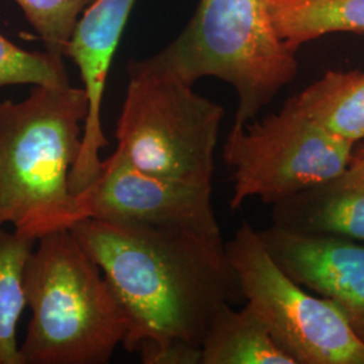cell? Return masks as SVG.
<instances>
[{
  "instance_id": "6da1fadb",
  "label": "cell",
  "mask_w": 364,
  "mask_h": 364,
  "mask_svg": "<svg viewBox=\"0 0 364 364\" xmlns=\"http://www.w3.org/2000/svg\"><path fill=\"white\" fill-rule=\"evenodd\" d=\"M70 231L126 314V351L171 340L201 348L219 309L245 302L221 232L100 219Z\"/></svg>"
},
{
  "instance_id": "7a4b0ae2",
  "label": "cell",
  "mask_w": 364,
  "mask_h": 364,
  "mask_svg": "<svg viewBox=\"0 0 364 364\" xmlns=\"http://www.w3.org/2000/svg\"><path fill=\"white\" fill-rule=\"evenodd\" d=\"M87 112L85 92L69 81L0 103V228L37 242L82 220L70 173Z\"/></svg>"
},
{
  "instance_id": "3957f363",
  "label": "cell",
  "mask_w": 364,
  "mask_h": 364,
  "mask_svg": "<svg viewBox=\"0 0 364 364\" xmlns=\"http://www.w3.org/2000/svg\"><path fill=\"white\" fill-rule=\"evenodd\" d=\"M127 73L191 87L219 78L237 93L234 124L243 126L296 78L299 61L274 27L269 0H200L181 34L156 54L130 61Z\"/></svg>"
},
{
  "instance_id": "277c9868",
  "label": "cell",
  "mask_w": 364,
  "mask_h": 364,
  "mask_svg": "<svg viewBox=\"0 0 364 364\" xmlns=\"http://www.w3.org/2000/svg\"><path fill=\"white\" fill-rule=\"evenodd\" d=\"M25 269L31 318L23 364H105L129 321L105 275L70 230L37 240Z\"/></svg>"
},
{
  "instance_id": "5b68a950",
  "label": "cell",
  "mask_w": 364,
  "mask_h": 364,
  "mask_svg": "<svg viewBox=\"0 0 364 364\" xmlns=\"http://www.w3.org/2000/svg\"><path fill=\"white\" fill-rule=\"evenodd\" d=\"M224 108L170 78L130 76L117 119V153L147 173L213 186Z\"/></svg>"
},
{
  "instance_id": "8992f818",
  "label": "cell",
  "mask_w": 364,
  "mask_h": 364,
  "mask_svg": "<svg viewBox=\"0 0 364 364\" xmlns=\"http://www.w3.org/2000/svg\"><path fill=\"white\" fill-rule=\"evenodd\" d=\"M355 144L309 117L294 97L281 111L232 126L223 159L232 169V210L248 198L277 204L346 169Z\"/></svg>"
},
{
  "instance_id": "52a82bcc",
  "label": "cell",
  "mask_w": 364,
  "mask_h": 364,
  "mask_svg": "<svg viewBox=\"0 0 364 364\" xmlns=\"http://www.w3.org/2000/svg\"><path fill=\"white\" fill-rule=\"evenodd\" d=\"M245 304L296 364H364V343L338 308L291 279L243 221L225 243Z\"/></svg>"
},
{
  "instance_id": "ba28073f",
  "label": "cell",
  "mask_w": 364,
  "mask_h": 364,
  "mask_svg": "<svg viewBox=\"0 0 364 364\" xmlns=\"http://www.w3.org/2000/svg\"><path fill=\"white\" fill-rule=\"evenodd\" d=\"M213 186L156 176L135 168L117 150L78 196L82 220L100 219L219 234Z\"/></svg>"
},
{
  "instance_id": "9c48e42d",
  "label": "cell",
  "mask_w": 364,
  "mask_h": 364,
  "mask_svg": "<svg viewBox=\"0 0 364 364\" xmlns=\"http://www.w3.org/2000/svg\"><path fill=\"white\" fill-rule=\"evenodd\" d=\"M258 234L274 262L301 287L335 305L364 343V242L275 224Z\"/></svg>"
},
{
  "instance_id": "30bf717a",
  "label": "cell",
  "mask_w": 364,
  "mask_h": 364,
  "mask_svg": "<svg viewBox=\"0 0 364 364\" xmlns=\"http://www.w3.org/2000/svg\"><path fill=\"white\" fill-rule=\"evenodd\" d=\"M136 0H95L82 13L66 46L80 72L88 100L81 149L70 173L75 195L85 191L102 170L100 153L109 142L103 129V103L108 73Z\"/></svg>"
},
{
  "instance_id": "8fae6325",
  "label": "cell",
  "mask_w": 364,
  "mask_h": 364,
  "mask_svg": "<svg viewBox=\"0 0 364 364\" xmlns=\"http://www.w3.org/2000/svg\"><path fill=\"white\" fill-rule=\"evenodd\" d=\"M273 224L364 242V154L328 181L273 205Z\"/></svg>"
},
{
  "instance_id": "7c38bea8",
  "label": "cell",
  "mask_w": 364,
  "mask_h": 364,
  "mask_svg": "<svg viewBox=\"0 0 364 364\" xmlns=\"http://www.w3.org/2000/svg\"><path fill=\"white\" fill-rule=\"evenodd\" d=\"M201 364H296L274 341L258 314L245 304L224 305L201 341Z\"/></svg>"
},
{
  "instance_id": "4fadbf2b",
  "label": "cell",
  "mask_w": 364,
  "mask_h": 364,
  "mask_svg": "<svg viewBox=\"0 0 364 364\" xmlns=\"http://www.w3.org/2000/svg\"><path fill=\"white\" fill-rule=\"evenodd\" d=\"M274 27L297 53L328 34H364V0H269Z\"/></svg>"
},
{
  "instance_id": "5bb4252c",
  "label": "cell",
  "mask_w": 364,
  "mask_h": 364,
  "mask_svg": "<svg viewBox=\"0 0 364 364\" xmlns=\"http://www.w3.org/2000/svg\"><path fill=\"white\" fill-rule=\"evenodd\" d=\"M296 99L328 130L355 146L364 144V72L328 70Z\"/></svg>"
},
{
  "instance_id": "9a60e30c",
  "label": "cell",
  "mask_w": 364,
  "mask_h": 364,
  "mask_svg": "<svg viewBox=\"0 0 364 364\" xmlns=\"http://www.w3.org/2000/svg\"><path fill=\"white\" fill-rule=\"evenodd\" d=\"M36 240L0 228V364H23L18 326L26 309L25 269Z\"/></svg>"
},
{
  "instance_id": "2e32d148",
  "label": "cell",
  "mask_w": 364,
  "mask_h": 364,
  "mask_svg": "<svg viewBox=\"0 0 364 364\" xmlns=\"http://www.w3.org/2000/svg\"><path fill=\"white\" fill-rule=\"evenodd\" d=\"M42 39L45 52L64 60L77 21L95 0H13Z\"/></svg>"
},
{
  "instance_id": "e0dca14e",
  "label": "cell",
  "mask_w": 364,
  "mask_h": 364,
  "mask_svg": "<svg viewBox=\"0 0 364 364\" xmlns=\"http://www.w3.org/2000/svg\"><path fill=\"white\" fill-rule=\"evenodd\" d=\"M68 81L64 60L46 52H28L0 34V90L10 85L36 87Z\"/></svg>"
},
{
  "instance_id": "ac0fdd59",
  "label": "cell",
  "mask_w": 364,
  "mask_h": 364,
  "mask_svg": "<svg viewBox=\"0 0 364 364\" xmlns=\"http://www.w3.org/2000/svg\"><path fill=\"white\" fill-rule=\"evenodd\" d=\"M136 351L144 364H201V348L181 340L144 343Z\"/></svg>"
},
{
  "instance_id": "d6986e66",
  "label": "cell",
  "mask_w": 364,
  "mask_h": 364,
  "mask_svg": "<svg viewBox=\"0 0 364 364\" xmlns=\"http://www.w3.org/2000/svg\"><path fill=\"white\" fill-rule=\"evenodd\" d=\"M353 154H364V144H358V149L353 150Z\"/></svg>"
}]
</instances>
